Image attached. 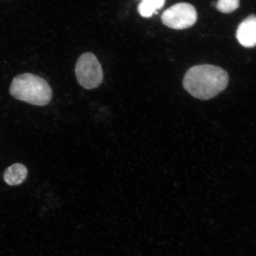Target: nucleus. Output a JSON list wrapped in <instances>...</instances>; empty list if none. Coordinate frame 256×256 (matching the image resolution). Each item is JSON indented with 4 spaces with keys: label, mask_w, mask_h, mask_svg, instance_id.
Returning a JSON list of instances; mask_svg holds the SVG:
<instances>
[{
    "label": "nucleus",
    "mask_w": 256,
    "mask_h": 256,
    "mask_svg": "<svg viewBox=\"0 0 256 256\" xmlns=\"http://www.w3.org/2000/svg\"><path fill=\"white\" fill-rule=\"evenodd\" d=\"M229 76L219 66L204 64L192 67L186 74L184 87L188 94L200 100L215 98L228 86Z\"/></svg>",
    "instance_id": "nucleus-1"
},
{
    "label": "nucleus",
    "mask_w": 256,
    "mask_h": 256,
    "mask_svg": "<svg viewBox=\"0 0 256 256\" xmlns=\"http://www.w3.org/2000/svg\"><path fill=\"white\" fill-rule=\"evenodd\" d=\"M10 94L18 100L39 106L48 104L52 98V89L46 80L30 73L16 76Z\"/></svg>",
    "instance_id": "nucleus-2"
},
{
    "label": "nucleus",
    "mask_w": 256,
    "mask_h": 256,
    "mask_svg": "<svg viewBox=\"0 0 256 256\" xmlns=\"http://www.w3.org/2000/svg\"><path fill=\"white\" fill-rule=\"evenodd\" d=\"M76 74L79 84L86 89L97 88L103 82V70L97 58L92 53H85L80 56Z\"/></svg>",
    "instance_id": "nucleus-3"
},
{
    "label": "nucleus",
    "mask_w": 256,
    "mask_h": 256,
    "mask_svg": "<svg viewBox=\"0 0 256 256\" xmlns=\"http://www.w3.org/2000/svg\"><path fill=\"white\" fill-rule=\"evenodd\" d=\"M197 18L196 9L187 2L178 3L172 6L162 16V24L176 30L192 27L196 23Z\"/></svg>",
    "instance_id": "nucleus-4"
},
{
    "label": "nucleus",
    "mask_w": 256,
    "mask_h": 256,
    "mask_svg": "<svg viewBox=\"0 0 256 256\" xmlns=\"http://www.w3.org/2000/svg\"><path fill=\"white\" fill-rule=\"evenodd\" d=\"M236 39L242 46L252 48L256 46V16H249L238 26Z\"/></svg>",
    "instance_id": "nucleus-5"
},
{
    "label": "nucleus",
    "mask_w": 256,
    "mask_h": 256,
    "mask_svg": "<svg viewBox=\"0 0 256 256\" xmlns=\"http://www.w3.org/2000/svg\"><path fill=\"white\" fill-rule=\"evenodd\" d=\"M27 176V168L23 164L16 163L6 170L4 179L6 183L10 186H18L23 183Z\"/></svg>",
    "instance_id": "nucleus-6"
},
{
    "label": "nucleus",
    "mask_w": 256,
    "mask_h": 256,
    "mask_svg": "<svg viewBox=\"0 0 256 256\" xmlns=\"http://www.w3.org/2000/svg\"><path fill=\"white\" fill-rule=\"evenodd\" d=\"M165 1L166 0H142L138 8L139 14L144 18L152 17L156 10L164 6Z\"/></svg>",
    "instance_id": "nucleus-7"
},
{
    "label": "nucleus",
    "mask_w": 256,
    "mask_h": 256,
    "mask_svg": "<svg viewBox=\"0 0 256 256\" xmlns=\"http://www.w3.org/2000/svg\"><path fill=\"white\" fill-rule=\"evenodd\" d=\"M240 6V0H218L216 8L224 14H230L238 9Z\"/></svg>",
    "instance_id": "nucleus-8"
}]
</instances>
